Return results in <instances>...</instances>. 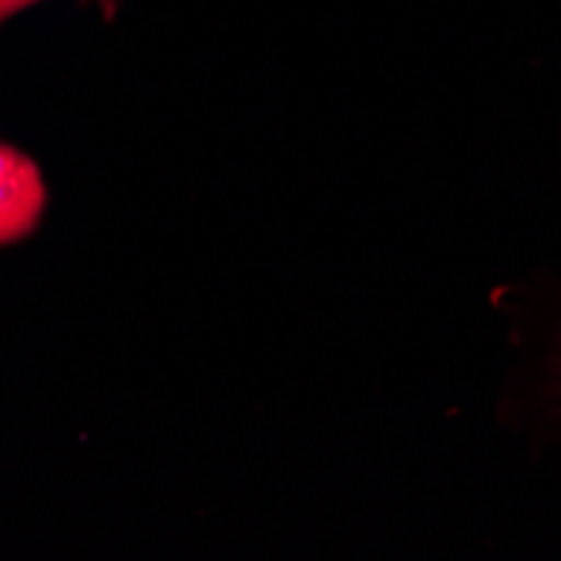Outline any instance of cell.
I'll use <instances>...</instances> for the list:
<instances>
[{
  "instance_id": "obj_1",
  "label": "cell",
  "mask_w": 561,
  "mask_h": 561,
  "mask_svg": "<svg viewBox=\"0 0 561 561\" xmlns=\"http://www.w3.org/2000/svg\"><path fill=\"white\" fill-rule=\"evenodd\" d=\"M47 209V182L27 151L0 141V245L34 236Z\"/></svg>"
},
{
  "instance_id": "obj_2",
  "label": "cell",
  "mask_w": 561,
  "mask_h": 561,
  "mask_svg": "<svg viewBox=\"0 0 561 561\" xmlns=\"http://www.w3.org/2000/svg\"><path fill=\"white\" fill-rule=\"evenodd\" d=\"M34 4H44V0H0V27H4L11 18H18V14H24L27 8H34ZM84 4H91V8H98L101 14H105L108 21L122 11V4L125 0H84Z\"/></svg>"
}]
</instances>
